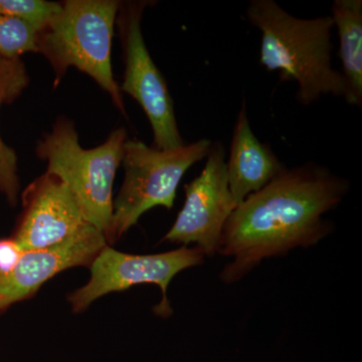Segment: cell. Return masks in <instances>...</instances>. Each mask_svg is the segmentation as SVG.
<instances>
[{"instance_id":"277c9868","label":"cell","mask_w":362,"mask_h":362,"mask_svg":"<svg viewBox=\"0 0 362 362\" xmlns=\"http://www.w3.org/2000/svg\"><path fill=\"white\" fill-rule=\"evenodd\" d=\"M121 2L115 0H68L39 33V52L56 74V84L71 66L87 74L106 90L125 114L122 95L114 78L111 47Z\"/></svg>"},{"instance_id":"2e32d148","label":"cell","mask_w":362,"mask_h":362,"mask_svg":"<svg viewBox=\"0 0 362 362\" xmlns=\"http://www.w3.org/2000/svg\"><path fill=\"white\" fill-rule=\"evenodd\" d=\"M23 250L11 239H0V275H6L18 265Z\"/></svg>"},{"instance_id":"3957f363","label":"cell","mask_w":362,"mask_h":362,"mask_svg":"<svg viewBox=\"0 0 362 362\" xmlns=\"http://www.w3.org/2000/svg\"><path fill=\"white\" fill-rule=\"evenodd\" d=\"M126 141L125 129L119 128L100 146L83 148L75 125L59 118L35 149L37 157L47 162V173L65 183L86 220L103 233L106 240L113 218V183Z\"/></svg>"},{"instance_id":"30bf717a","label":"cell","mask_w":362,"mask_h":362,"mask_svg":"<svg viewBox=\"0 0 362 362\" xmlns=\"http://www.w3.org/2000/svg\"><path fill=\"white\" fill-rule=\"evenodd\" d=\"M107 245L104 233L89 223L56 246L23 251L16 268L0 275V313L35 296L45 283L62 272L90 267Z\"/></svg>"},{"instance_id":"5b68a950","label":"cell","mask_w":362,"mask_h":362,"mask_svg":"<svg viewBox=\"0 0 362 362\" xmlns=\"http://www.w3.org/2000/svg\"><path fill=\"white\" fill-rule=\"evenodd\" d=\"M211 140L202 139L177 149L161 150L140 140H127L122 163L123 185L113 202V218L108 243H115L156 206L170 209L185 173L206 158Z\"/></svg>"},{"instance_id":"52a82bcc","label":"cell","mask_w":362,"mask_h":362,"mask_svg":"<svg viewBox=\"0 0 362 362\" xmlns=\"http://www.w3.org/2000/svg\"><path fill=\"white\" fill-rule=\"evenodd\" d=\"M149 4V1H131L119 8L117 25L125 64L119 89L134 98L144 110L153 130L154 147L177 149L185 144L178 130L173 98L143 39L142 16Z\"/></svg>"},{"instance_id":"7a4b0ae2","label":"cell","mask_w":362,"mask_h":362,"mask_svg":"<svg viewBox=\"0 0 362 362\" xmlns=\"http://www.w3.org/2000/svg\"><path fill=\"white\" fill-rule=\"evenodd\" d=\"M246 14L261 32L262 65L280 71L281 82L296 81L300 103L307 106L323 95H333L350 104L344 77L331 65V16L298 18L274 0H252Z\"/></svg>"},{"instance_id":"6da1fadb","label":"cell","mask_w":362,"mask_h":362,"mask_svg":"<svg viewBox=\"0 0 362 362\" xmlns=\"http://www.w3.org/2000/svg\"><path fill=\"white\" fill-rule=\"evenodd\" d=\"M349 182L315 163L286 168L235 207L221 233L218 252L232 262L221 280L233 284L263 259L315 246L332 232L324 218L341 202Z\"/></svg>"},{"instance_id":"4fadbf2b","label":"cell","mask_w":362,"mask_h":362,"mask_svg":"<svg viewBox=\"0 0 362 362\" xmlns=\"http://www.w3.org/2000/svg\"><path fill=\"white\" fill-rule=\"evenodd\" d=\"M30 83L25 66L20 59L0 57V107L20 97ZM21 182L18 177V156L0 136V192L11 206L18 204Z\"/></svg>"},{"instance_id":"8992f818","label":"cell","mask_w":362,"mask_h":362,"mask_svg":"<svg viewBox=\"0 0 362 362\" xmlns=\"http://www.w3.org/2000/svg\"><path fill=\"white\" fill-rule=\"evenodd\" d=\"M204 257L197 247L182 246L160 254L131 255L107 245L90 264L87 284L69 295V303L73 312L81 313L105 295L125 291L137 285L153 284L160 287L162 294L154 312L166 318L173 314L168 299L169 283L180 272L201 265Z\"/></svg>"},{"instance_id":"9a60e30c","label":"cell","mask_w":362,"mask_h":362,"mask_svg":"<svg viewBox=\"0 0 362 362\" xmlns=\"http://www.w3.org/2000/svg\"><path fill=\"white\" fill-rule=\"evenodd\" d=\"M61 9L62 4L45 0H0V13L25 21L39 33Z\"/></svg>"},{"instance_id":"ba28073f","label":"cell","mask_w":362,"mask_h":362,"mask_svg":"<svg viewBox=\"0 0 362 362\" xmlns=\"http://www.w3.org/2000/svg\"><path fill=\"white\" fill-rule=\"evenodd\" d=\"M185 188V206L163 240L185 247L195 244L204 256L213 257L237 207L228 189L226 150L221 142L211 143L201 175Z\"/></svg>"},{"instance_id":"9c48e42d","label":"cell","mask_w":362,"mask_h":362,"mask_svg":"<svg viewBox=\"0 0 362 362\" xmlns=\"http://www.w3.org/2000/svg\"><path fill=\"white\" fill-rule=\"evenodd\" d=\"M23 206L13 239L23 251L56 246L90 223L65 183L49 173L28 185Z\"/></svg>"},{"instance_id":"7c38bea8","label":"cell","mask_w":362,"mask_h":362,"mask_svg":"<svg viewBox=\"0 0 362 362\" xmlns=\"http://www.w3.org/2000/svg\"><path fill=\"white\" fill-rule=\"evenodd\" d=\"M332 18L339 35L343 77L350 94V105L362 104V1L335 0Z\"/></svg>"},{"instance_id":"8fae6325","label":"cell","mask_w":362,"mask_h":362,"mask_svg":"<svg viewBox=\"0 0 362 362\" xmlns=\"http://www.w3.org/2000/svg\"><path fill=\"white\" fill-rule=\"evenodd\" d=\"M285 169L270 147L259 141L252 132L246 104L243 103L233 128L230 158L226 163L228 189L235 206L265 187Z\"/></svg>"},{"instance_id":"5bb4252c","label":"cell","mask_w":362,"mask_h":362,"mask_svg":"<svg viewBox=\"0 0 362 362\" xmlns=\"http://www.w3.org/2000/svg\"><path fill=\"white\" fill-rule=\"evenodd\" d=\"M39 33L25 21L0 13V57L20 59L25 52H39Z\"/></svg>"}]
</instances>
